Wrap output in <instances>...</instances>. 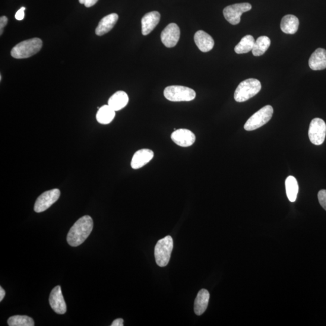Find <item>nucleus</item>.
Returning a JSON list of instances; mask_svg holds the SVG:
<instances>
[{
	"mask_svg": "<svg viewBox=\"0 0 326 326\" xmlns=\"http://www.w3.org/2000/svg\"><path fill=\"white\" fill-rule=\"evenodd\" d=\"M285 186L288 199L291 202H295L299 192V185L296 178L293 176H288L286 179Z\"/></svg>",
	"mask_w": 326,
	"mask_h": 326,
	"instance_id": "nucleus-23",
	"label": "nucleus"
},
{
	"mask_svg": "<svg viewBox=\"0 0 326 326\" xmlns=\"http://www.w3.org/2000/svg\"><path fill=\"white\" fill-rule=\"evenodd\" d=\"M154 156V152L149 149H142L136 152L131 160L132 168L134 169L141 168L150 162Z\"/></svg>",
	"mask_w": 326,
	"mask_h": 326,
	"instance_id": "nucleus-13",
	"label": "nucleus"
},
{
	"mask_svg": "<svg viewBox=\"0 0 326 326\" xmlns=\"http://www.w3.org/2000/svg\"><path fill=\"white\" fill-rule=\"evenodd\" d=\"M196 46L202 52H208L213 49L214 42L212 37L204 31H196L194 36Z\"/></svg>",
	"mask_w": 326,
	"mask_h": 326,
	"instance_id": "nucleus-15",
	"label": "nucleus"
},
{
	"mask_svg": "<svg viewBox=\"0 0 326 326\" xmlns=\"http://www.w3.org/2000/svg\"><path fill=\"white\" fill-rule=\"evenodd\" d=\"M164 96L171 102H189L195 99L196 93L189 87L172 85L165 88Z\"/></svg>",
	"mask_w": 326,
	"mask_h": 326,
	"instance_id": "nucleus-5",
	"label": "nucleus"
},
{
	"mask_svg": "<svg viewBox=\"0 0 326 326\" xmlns=\"http://www.w3.org/2000/svg\"><path fill=\"white\" fill-rule=\"evenodd\" d=\"M318 198L319 204L326 211V190H321L318 192Z\"/></svg>",
	"mask_w": 326,
	"mask_h": 326,
	"instance_id": "nucleus-26",
	"label": "nucleus"
},
{
	"mask_svg": "<svg viewBox=\"0 0 326 326\" xmlns=\"http://www.w3.org/2000/svg\"><path fill=\"white\" fill-rule=\"evenodd\" d=\"M171 138L174 143L184 148L191 147L196 140L194 133L186 129H177L171 135Z\"/></svg>",
	"mask_w": 326,
	"mask_h": 326,
	"instance_id": "nucleus-12",
	"label": "nucleus"
},
{
	"mask_svg": "<svg viewBox=\"0 0 326 326\" xmlns=\"http://www.w3.org/2000/svg\"><path fill=\"white\" fill-rule=\"evenodd\" d=\"M115 111L108 104L100 107L97 113L96 119L97 122L103 125L109 124L115 118Z\"/></svg>",
	"mask_w": 326,
	"mask_h": 326,
	"instance_id": "nucleus-21",
	"label": "nucleus"
},
{
	"mask_svg": "<svg viewBox=\"0 0 326 326\" xmlns=\"http://www.w3.org/2000/svg\"><path fill=\"white\" fill-rule=\"evenodd\" d=\"M299 24V19L296 16L287 15L281 20L280 28L284 33L293 34L298 30Z\"/></svg>",
	"mask_w": 326,
	"mask_h": 326,
	"instance_id": "nucleus-18",
	"label": "nucleus"
},
{
	"mask_svg": "<svg viewBox=\"0 0 326 326\" xmlns=\"http://www.w3.org/2000/svg\"><path fill=\"white\" fill-rule=\"evenodd\" d=\"M273 113V107L271 105L263 107L247 120L244 125V129L246 131H251L262 127L270 121Z\"/></svg>",
	"mask_w": 326,
	"mask_h": 326,
	"instance_id": "nucleus-6",
	"label": "nucleus"
},
{
	"mask_svg": "<svg viewBox=\"0 0 326 326\" xmlns=\"http://www.w3.org/2000/svg\"><path fill=\"white\" fill-rule=\"evenodd\" d=\"M309 137L311 143L315 145H321L324 143L326 135V125L323 120L313 119L310 123Z\"/></svg>",
	"mask_w": 326,
	"mask_h": 326,
	"instance_id": "nucleus-8",
	"label": "nucleus"
},
{
	"mask_svg": "<svg viewBox=\"0 0 326 326\" xmlns=\"http://www.w3.org/2000/svg\"><path fill=\"white\" fill-rule=\"evenodd\" d=\"M26 10V8L22 7L20 10H18L15 14L16 20L18 21L23 20L24 18V11Z\"/></svg>",
	"mask_w": 326,
	"mask_h": 326,
	"instance_id": "nucleus-29",
	"label": "nucleus"
},
{
	"mask_svg": "<svg viewBox=\"0 0 326 326\" xmlns=\"http://www.w3.org/2000/svg\"><path fill=\"white\" fill-rule=\"evenodd\" d=\"M49 303L51 308L58 314H64L66 312V303L63 297L61 287L57 286L54 287L50 293Z\"/></svg>",
	"mask_w": 326,
	"mask_h": 326,
	"instance_id": "nucleus-11",
	"label": "nucleus"
},
{
	"mask_svg": "<svg viewBox=\"0 0 326 326\" xmlns=\"http://www.w3.org/2000/svg\"><path fill=\"white\" fill-rule=\"evenodd\" d=\"M210 294L205 289L199 291L195 301L194 311L197 315H201L204 313L208 307Z\"/></svg>",
	"mask_w": 326,
	"mask_h": 326,
	"instance_id": "nucleus-19",
	"label": "nucleus"
},
{
	"mask_svg": "<svg viewBox=\"0 0 326 326\" xmlns=\"http://www.w3.org/2000/svg\"><path fill=\"white\" fill-rule=\"evenodd\" d=\"M99 0H79V3L82 5H84L85 7L90 8L96 5Z\"/></svg>",
	"mask_w": 326,
	"mask_h": 326,
	"instance_id": "nucleus-27",
	"label": "nucleus"
},
{
	"mask_svg": "<svg viewBox=\"0 0 326 326\" xmlns=\"http://www.w3.org/2000/svg\"><path fill=\"white\" fill-rule=\"evenodd\" d=\"M159 12H149L141 19V32L144 36L148 35L156 27L160 20Z\"/></svg>",
	"mask_w": 326,
	"mask_h": 326,
	"instance_id": "nucleus-14",
	"label": "nucleus"
},
{
	"mask_svg": "<svg viewBox=\"0 0 326 326\" xmlns=\"http://www.w3.org/2000/svg\"><path fill=\"white\" fill-rule=\"evenodd\" d=\"M309 65L315 71L326 68V50L321 48L316 49L310 57Z\"/></svg>",
	"mask_w": 326,
	"mask_h": 326,
	"instance_id": "nucleus-16",
	"label": "nucleus"
},
{
	"mask_svg": "<svg viewBox=\"0 0 326 326\" xmlns=\"http://www.w3.org/2000/svg\"><path fill=\"white\" fill-rule=\"evenodd\" d=\"M93 221L90 216H84L74 225L67 235L66 240L71 246H78L83 243L93 229Z\"/></svg>",
	"mask_w": 326,
	"mask_h": 326,
	"instance_id": "nucleus-1",
	"label": "nucleus"
},
{
	"mask_svg": "<svg viewBox=\"0 0 326 326\" xmlns=\"http://www.w3.org/2000/svg\"><path fill=\"white\" fill-rule=\"evenodd\" d=\"M262 88L261 82L256 79H248L237 87L234 98L237 102H243L256 96Z\"/></svg>",
	"mask_w": 326,
	"mask_h": 326,
	"instance_id": "nucleus-3",
	"label": "nucleus"
},
{
	"mask_svg": "<svg viewBox=\"0 0 326 326\" xmlns=\"http://www.w3.org/2000/svg\"><path fill=\"white\" fill-rule=\"evenodd\" d=\"M271 45V40L268 37L262 36L258 38L255 41L254 47L252 50V55L255 56H260L267 51Z\"/></svg>",
	"mask_w": 326,
	"mask_h": 326,
	"instance_id": "nucleus-22",
	"label": "nucleus"
},
{
	"mask_svg": "<svg viewBox=\"0 0 326 326\" xmlns=\"http://www.w3.org/2000/svg\"><path fill=\"white\" fill-rule=\"evenodd\" d=\"M8 21V19L5 16H3L0 18V34L2 35L3 31H4V28L7 25Z\"/></svg>",
	"mask_w": 326,
	"mask_h": 326,
	"instance_id": "nucleus-28",
	"label": "nucleus"
},
{
	"mask_svg": "<svg viewBox=\"0 0 326 326\" xmlns=\"http://www.w3.org/2000/svg\"><path fill=\"white\" fill-rule=\"evenodd\" d=\"M123 322H124V321H123L122 318L116 319L113 322V323L111 324V326H123L124 325L123 324Z\"/></svg>",
	"mask_w": 326,
	"mask_h": 326,
	"instance_id": "nucleus-30",
	"label": "nucleus"
},
{
	"mask_svg": "<svg viewBox=\"0 0 326 326\" xmlns=\"http://www.w3.org/2000/svg\"><path fill=\"white\" fill-rule=\"evenodd\" d=\"M128 102V94L125 91H119L110 98L108 105L115 112H117V111L121 110L127 105Z\"/></svg>",
	"mask_w": 326,
	"mask_h": 326,
	"instance_id": "nucleus-20",
	"label": "nucleus"
},
{
	"mask_svg": "<svg viewBox=\"0 0 326 326\" xmlns=\"http://www.w3.org/2000/svg\"><path fill=\"white\" fill-rule=\"evenodd\" d=\"M119 15L117 14H111L103 17L99 22L96 28V34L97 36H102L108 33L115 27L118 21Z\"/></svg>",
	"mask_w": 326,
	"mask_h": 326,
	"instance_id": "nucleus-17",
	"label": "nucleus"
},
{
	"mask_svg": "<svg viewBox=\"0 0 326 326\" xmlns=\"http://www.w3.org/2000/svg\"><path fill=\"white\" fill-rule=\"evenodd\" d=\"M2 75H1V76H0V81H2Z\"/></svg>",
	"mask_w": 326,
	"mask_h": 326,
	"instance_id": "nucleus-32",
	"label": "nucleus"
},
{
	"mask_svg": "<svg viewBox=\"0 0 326 326\" xmlns=\"http://www.w3.org/2000/svg\"><path fill=\"white\" fill-rule=\"evenodd\" d=\"M173 248L172 237L167 236L158 240L155 247V258L157 264L160 267H164L169 264L171 253Z\"/></svg>",
	"mask_w": 326,
	"mask_h": 326,
	"instance_id": "nucleus-4",
	"label": "nucleus"
},
{
	"mask_svg": "<svg viewBox=\"0 0 326 326\" xmlns=\"http://www.w3.org/2000/svg\"><path fill=\"white\" fill-rule=\"evenodd\" d=\"M6 295V293L4 289H3V287H0V302L4 299V297Z\"/></svg>",
	"mask_w": 326,
	"mask_h": 326,
	"instance_id": "nucleus-31",
	"label": "nucleus"
},
{
	"mask_svg": "<svg viewBox=\"0 0 326 326\" xmlns=\"http://www.w3.org/2000/svg\"><path fill=\"white\" fill-rule=\"evenodd\" d=\"M60 195H61V192L58 189L44 192L37 199L34 206V211L37 213H41L46 211L58 200Z\"/></svg>",
	"mask_w": 326,
	"mask_h": 326,
	"instance_id": "nucleus-9",
	"label": "nucleus"
},
{
	"mask_svg": "<svg viewBox=\"0 0 326 326\" xmlns=\"http://www.w3.org/2000/svg\"><path fill=\"white\" fill-rule=\"evenodd\" d=\"M43 41L38 38L24 41L16 45L11 50V56L15 59L30 58L40 51Z\"/></svg>",
	"mask_w": 326,
	"mask_h": 326,
	"instance_id": "nucleus-2",
	"label": "nucleus"
},
{
	"mask_svg": "<svg viewBox=\"0 0 326 326\" xmlns=\"http://www.w3.org/2000/svg\"><path fill=\"white\" fill-rule=\"evenodd\" d=\"M180 38V29L178 25L170 23L161 34V42L167 48H172L178 43Z\"/></svg>",
	"mask_w": 326,
	"mask_h": 326,
	"instance_id": "nucleus-10",
	"label": "nucleus"
},
{
	"mask_svg": "<svg viewBox=\"0 0 326 326\" xmlns=\"http://www.w3.org/2000/svg\"><path fill=\"white\" fill-rule=\"evenodd\" d=\"M255 43V40L254 38L248 34V35L243 37L239 43L236 45L235 48V51L237 54L248 53L250 51H252Z\"/></svg>",
	"mask_w": 326,
	"mask_h": 326,
	"instance_id": "nucleus-24",
	"label": "nucleus"
},
{
	"mask_svg": "<svg viewBox=\"0 0 326 326\" xmlns=\"http://www.w3.org/2000/svg\"><path fill=\"white\" fill-rule=\"evenodd\" d=\"M251 9L252 6L249 3H237L227 6L224 9L223 14L229 23L232 25H237L240 23L242 15Z\"/></svg>",
	"mask_w": 326,
	"mask_h": 326,
	"instance_id": "nucleus-7",
	"label": "nucleus"
},
{
	"mask_svg": "<svg viewBox=\"0 0 326 326\" xmlns=\"http://www.w3.org/2000/svg\"><path fill=\"white\" fill-rule=\"evenodd\" d=\"M8 324L10 326H33V319L26 315H15L9 318Z\"/></svg>",
	"mask_w": 326,
	"mask_h": 326,
	"instance_id": "nucleus-25",
	"label": "nucleus"
}]
</instances>
